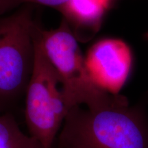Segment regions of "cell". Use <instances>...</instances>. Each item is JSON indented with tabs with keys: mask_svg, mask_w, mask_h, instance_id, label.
Returning a JSON list of instances; mask_svg holds the SVG:
<instances>
[{
	"mask_svg": "<svg viewBox=\"0 0 148 148\" xmlns=\"http://www.w3.org/2000/svg\"><path fill=\"white\" fill-rule=\"evenodd\" d=\"M68 111L53 148H148V117L124 96L105 92Z\"/></svg>",
	"mask_w": 148,
	"mask_h": 148,
	"instance_id": "cell-1",
	"label": "cell"
},
{
	"mask_svg": "<svg viewBox=\"0 0 148 148\" xmlns=\"http://www.w3.org/2000/svg\"><path fill=\"white\" fill-rule=\"evenodd\" d=\"M32 5L0 16V114L10 112L25 95L32 75L37 24Z\"/></svg>",
	"mask_w": 148,
	"mask_h": 148,
	"instance_id": "cell-2",
	"label": "cell"
},
{
	"mask_svg": "<svg viewBox=\"0 0 148 148\" xmlns=\"http://www.w3.org/2000/svg\"><path fill=\"white\" fill-rule=\"evenodd\" d=\"M36 24L34 32V65L25 92V121L29 134L42 148H53L68 110L60 79L47 58Z\"/></svg>",
	"mask_w": 148,
	"mask_h": 148,
	"instance_id": "cell-3",
	"label": "cell"
},
{
	"mask_svg": "<svg viewBox=\"0 0 148 148\" xmlns=\"http://www.w3.org/2000/svg\"><path fill=\"white\" fill-rule=\"evenodd\" d=\"M39 34L44 51L60 79L68 110L88 105L106 91L90 78L78 40L64 18L56 29L46 30L40 26Z\"/></svg>",
	"mask_w": 148,
	"mask_h": 148,
	"instance_id": "cell-4",
	"label": "cell"
},
{
	"mask_svg": "<svg viewBox=\"0 0 148 148\" xmlns=\"http://www.w3.org/2000/svg\"><path fill=\"white\" fill-rule=\"evenodd\" d=\"M132 60L128 45L115 38H106L95 42L85 57V63L92 82L113 95L119 94L126 82Z\"/></svg>",
	"mask_w": 148,
	"mask_h": 148,
	"instance_id": "cell-5",
	"label": "cell"
},
{
	"mask_svg": "<svg viewBox=\"0 0 148 148\" xmlns=\"http://www.w3.org/2000/svg\"><path fill=\"white\" fill-rule=\"evenodd\" d=\"M108 5L101 0H69L58 8L77 40L91 37L99 29Z\"/></svg>",
	"mask_w": 148,
	"mask_h": 148,
	"instance_id": "cell-6",
	"label": "cell"
},
{
	"mask_svg": "<svg viewBox=\"0 0 148 148\" xmlns=\"http://www.w3.org/2000/svg\"><path fill=\"white\" fill-rule=\"evenodd\" d=\"M0 148H42L36 138L20 128L10 112L0 114Z\"/></svg>",
	"mask_w": 148,
	"mask_h": 148,
	"instance_id": "cell-7",
	"label": "cell"
},
{
	"mask_svg": "<svg viewBox=\"0 0 148 148\" xmlns=\"http://www.w3.org/2000/svg\"><path fill=\"white\" fill-rule=\"evenodd\" d=\"M69 0H0V16L15 10L25 4H40L58 9Z\"/></svg>",
	"mask_w": 148,
	"mask_h": 148,
	"instance_id": "cell-8",
	"label": "cell"
},
{
	"mask_svg": "<svg viewBox=\"0 0 148 148\" xmlns=\"http://www.w3.org/2000/svg\"><path fill=\"white\" fill-rule=\"evenodd\" d=\"M101 1H102L103 3H104L106 5H108V3H109V1H110V0H101Z\"/></svg>",
	"mask_w": 148,
	"mask_h": 148,
	"instance_id": "cell-9",
	"label": "cell"
},
{
	"mask_svg": "<svg viewBox=\"0 0 148 148\" xmlns=\"http://www.w3.org/2000/svg\"><path fill=\"white\" fill-rule=\"evenodd\" d=\"M145 37L146 38V39H147V40H148V32L145 34Z\"/></svg>",
	"mask_w": 148,
	"mask_h": 148,
	"instance_id": "cell-10",
	"label": "cell"
}]
</instances>
